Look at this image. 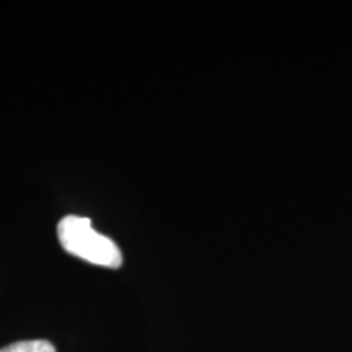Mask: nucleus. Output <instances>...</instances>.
<instances>
[{
	"mask_svg": "<svg viewBox=\"0 0 352 352\" xmlns=\"http://www.w3.org/2000/svg\"><path fill=\"white\" fill-rule=\"evenodd\" d=\"M0 352H56V347L50 341L34 340V341H20L6 346Z\"/></svg>",
	"mask_w": 352,
	"mask_h": 352,
	"instance_id": "nucleus-2",
	"label": "nucleus"
},
{
	"mask_svg": "<svg viewBox=\"0 0 352 352\" xmlns=\"http://www.w3.org/2000/svg\"><path fill=\"white\" fill-rule=\"evenodd\" d=\"M57 239L72 256L103 267H120L122 253L120 246L103 233L96 232L91 220L78 215H67L57 226Z\"/></svg>",
	"mask_w": 352,
	"mask_h": 352,
	"instance_id": "nucleus-1",
	"label": "nucleus"
}]
</instances>
